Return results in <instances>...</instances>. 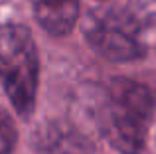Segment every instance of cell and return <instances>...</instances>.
<instances>
[{"instance_id":"obj_2","label":"cell","mask_w":156,"mask_h":154,"mask_svg":"<svg viewBox=\"0 0 156 154\" xmlns=\"http://www.w3.org/2000/svg\"><path fill=\"white\" fill-rule=\"evenodd\" d=\"M38 50L30 30L22 24L0 26V81L10 103L28 119L36 105L38 91Z\"/></svg>"},{"instance_id":"obj_3","label":"cell","mask_w":156,"mask_h":154,"mask_svg":"<svg viewBox=\"0 0 156 154\" xmlns=\"http://www.w3.org/2000/svg\"><path fill=\"white\" fill-rule=\"evenodd\" d=\"M138 32L140 26L133 20L129 10H113L93 18L85 30V38L101 58L111 61H134L144 55Z\"/></svg>"},{"instance_id":"obj_6","label":"cell","mask_w":156,"mask_h":154,"mask_svg":"<svg viewBox=\"0 0 156 154\" xmlns=\"http://www.w3.org/2000/svg\"><path fill=\"white\" fill-rule=\"evenodd\" d=\"M126 10L140 30L156 28V0H130Z\"/></svg>"},{"instance_id":"obj_7","label":"cell","mask_w":156,"mask_h":154,"mask_svg":"<svg viewBox=\"0 0 156 154\" xmlns=\"http://www.w3.org/2000/svg\"><path fill=\"white\" fill-rule=\"evenodd\" d=\"M14 128L10 127L8 121H4L0 117V154H10L14 148Z\"/></svg>"},{"instance_id":"obj_5","label":"cell","mask_w":156,"mask_h":154,"mask_svg":"<svg viewBox=\"0 0 156 154\" xmlns=\"http://www.w3.org/2000/svg\"><path fill=\"white\" fill-rule=\"evenodd\" d=\"M44 146L53 154H91L93 148L83 136H79L73 131H65V128H48L44 132Z\"/></svg>"},{"instance_id":"obj_4","label":"cell","mask_w":156,"mask_h":154,"mask_svg":"<svg viewBox=\"0 0 156 154\" xmlns=\"http://www.w3.org/2000/svg\"><path fill=\"white\" fill-rule=\"evenodd\" d=\"M34 14L38 24L51 36H67L79 18L77 0H36Z\"/></svg>"},{"instance_id":"obj_1","label":"cell","mask_w":156,"mask_h":154,"mask_svg":"<svg viewBox=\"0 0 156 154\" xmlns=\"http://www.w3.org/2000/svg\"><path fill=\"white\" fill-rule=\"evenodd\" d=\"M156 99L150 87L133 79H113L103 89L97 124L107 142L121 154H138L152 124Z\"/></svg>"}]
</instances>
